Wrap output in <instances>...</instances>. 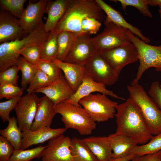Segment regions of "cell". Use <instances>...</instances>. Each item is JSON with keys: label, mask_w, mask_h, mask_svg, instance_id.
I'll list each match as a JSON object with an SVG mask.
<instances>
[{"label": "cell", "mask_w": 161, "mask_h": 161, "mask_svg": "<svg viewBox=\"0 0 161 161\" xmlns=\"http://www.w3.org/2000/svg\"><path fill=\"white\" fill-rule=\"evenodd\" d=\"M96 2L107 15L106 18L117 25L130 31L131 32L142 41L148 44L149 39L142 34L141 30L127 22L120 12L116 10L102 0H95Z\"/></svg>", "instance_id": "ffe728a7"}, {"label": "cell", "mask_w": 161, "mask_h": 161, "mask_svg": "<svg viewBox=\"0 0 161 161\" xmlns=\"http://www.w3.org/2000/svg\"><path fill=\"white\" fill-rule=\"evenodd\" d=\"M136 157V156L134 155L130 154L125 157L117 159L112 160L110 161H129L131 160Z\"/></svg>", "instance_id": "f6af8a7d"}, {"label": "cell", "mask_w": 161, "mask_h": 161, "mask_svg": "<svg viewBox=\"0 0 161 161\" xmlns=\"http://www.w3.org/2000/svg\"><path fill=\"white\" fill-rule=\"evenodd\" d=\"M149 5L152 6H158L161 10V0H147Z\"/></svg>", "instance_id": "ee69618b"}, {"label": "cell", "mask_w": 161, "mask_h": 161, "mask_svg": "<svg viewBox=\"0 0 161 161\" xmlns=\"http://www.w3.org/2000/svg\"><path fill=\"white\" fill-rule=\"evenodd\" d=\"M26 0H0L1 6L16 17L20 18L24 10Z\"/></svg>", "instance_id": "836d02e7"}, {"label": "cell", "mask_w": 161, "mask_h": 161, "mask_svg": "<svg viewBox=\"0 0 161 161\" xmlns=\"http://www.w3.org/2000/svg\"><path fill=\"white\" fill-rule=\"evenodd\" d=\"M15 149L4 137L0 136V161H8Z\"/></svg>", "instance_id": "60d3db41"}, {"label": "cell", "mask_w": 161, "mask_h": 161, "mask_svg": "<svg viewBox=\"0 0 161 161\" xmlns=\"http://www.w3.org/2000/svg\"><path fill=\"white\" fill-rule=\"evenodd\" d=\"M70 149L73 161H98L82 139L71 138Z\"/></svg>", "instance_id": "484cf974"}, {"label": "cell", "mask_w": 161, "mask_h": 161, "mask_svg": "<svg viewBox=\"0 0 161 161\" xmlns=\"http://www.w3.org/2000/svg\"><path fill=\"white\" fill-rule=\"evenodd\" d=\"M91 118L95 122H102L112 119L116 112V101L110 99L102 93L90 94L79 102Z\"/></svg>", "instance_id": "52a82bcc"}, {"label": "cell", "mask_w": 161, "mask_h": 161, "mask_svg": "<svg viewBox=\"0 0 161 161\" xmlns=\"http://www.w3.org/2000/svg\"><path fill=\"white\" fill-rule=\"evenodd\" d=\"M99 51L90 35H78L73 46L64 62L84 66Z\"/></svg>", "instance_id": "8fae6325"}, {"label": "cell", "mask_w": 161, "mask_h": 161, "mask_svg": "<svg viewBox=\"0 0 161 161\" xmlns=\"http://www.w3.org/2000/svg\"><path fill=\"white\" fill-rule=\"evenodd\" d=\"M16 65L21 72V86L24 90L29 84L38 69L36 65L31 63L22 56H20L18 58Z\"/></svg>", "instance_id": "f546056e"}, {"label": "cell", "mask_w": 161, "mask_h": 161, "mask_svg": "<svg viewBox=\"0 0 161 161\" xmlns=\"http://www.w3.org/2000/svg\"><path fill=\"white\" fill-rule=\"evenodd\" d=\"M24 90L21 87L11 84H0V99H7L20 97Z\"/></svg>", "instance_id": "d590c367"}, {"label": "cell", "mask_w": 161, "mask_h": 161, "mask_svg": "<svg viewBox=\"0 0 161 161\" xmlns=\"http://www.w3.org/2000/svg\"><path fill=\"white\" fill-rule=\"evenodd\" d=\"M32 161V160H31V161Z\"/></svg>", "instance_id": "c3c4849f"}, {"label": "cell", "mask_w": 161, "mask_h": 161, "mask_svg": "<svg viewBox=\"0 0 161 161\" xmlns=\"http://www.w3.org/2000/svg\"><path fill=\"white\" fill-rule=\"evenodd\" d=\"M131 161H161V150L156 153L136 156Z\"/></svg>", "instance_id": "7bdbcfd3"}, {"label": "cell", "mask_w": 161, "mask_h": 161, "mask_svg": "<svg viewBox=\"0 0 161 161\" xmlns=\"http://www.w3.org/2000/svg\"><path fill=\"white\" fill-rule=\"evenodd\" d=\"M98 161H110L112 150L108 136H92L82 139Z\"/></svg>", "instance_id": "44dd1931"}, {"label": "cell", "mask_w": 161, "mask_h": 161, "mask_svg": "<svg viewBox=\"0 0 161 161\" xmlns=\"http://www.w3.org/2000/svg\"><path fill=\"white\" fill-rule=\"evenodd\" d=\"M161 150V133L153 136L148 142L143 145H137L130 152L136 156L152 154Z\"/></svg>", "instance_id": "83f0119b"}, {"label": "cell", "mask_w": 161, "mask_h": 161, "mask_svg": "<svg viewBox=\"0 0 161 161\" xmlns=\"http://www.w3.org/2000/svg\"><path fill=\"white\" fill-rule=\"evenodd\" d=\"M7 12H0V43L14 41L27 33L21 27L19 19Z\"/></svg>", "instance_id": "2e32d148"}, {"label": "cell", "mask_w": 161, "mask_h": 161, "mask_svg": "<svg viewBox=\"0 0 161 161\" xmlns=\"http://www.w3.org/2000/svg\"><path fill=\"white\" fill-rule=\"evenodd\" d=\"M129 97L139 108L153 135L161 133V111L147 94L142 86L138 83L128 85Z\"/></svg>", "instance_id": "277c9868"}, {"label": "cell", "mask_w": 161, "mask_h": 161, "mask_svg": "<svg viewBox=\"0 0 161 161\" xmlns=\"http://www.w3.org/2000/svg\"><path fill=\"white\" fill-rule=\"evenodd\" d=\"M71 140L69 137L62 134L49 140L42 153V161H73Z\"/></svg>", "instance_id": "4fadbf2b"}, {"label": "cell", "mask_w": 161, "mask_h": 161, "mask_svg": "<svg viewBox=\"0 0 161 161\" xmlns=\"http://www.w3.org/2000/svg\"><path fill=\"white\" fill-rule=\"evenodd\" d=\"M53 103L45 95L39 98L37 109L30 130L50 127L56 114Z\"/></svg>", "instance_id": "d6986e66"}, {"label": "cell", "mask_w": 161, "mask_h": 161, "mask_svg": "<svg viewBox=\"0 0 161 161\" xmlns=\"http://www.w3.org/2000/svg\"><path fill=\"white\" fill-rule=\"evenodd\" d=\"M111 1L120 2L122 9L124 11H126L127 6H132L136 8L144 16L151 18L153 17V15L149 9L147 0H117Z\"/></svg>", "instance_id": "d6a6232c"}, {"label": "cell", "mask_w": 161, "mask_h": 161, "mask_svg": "<svg viewBox=\"0 0 161 161\" xmlns=\"http://www.w3.org/2000/svg\"><path fill=\"white\" fill-rule=\"evenodd\" d=\"M101 25V22L95 18L87 17L82 21L81 29L83 33L90 35L96 34Z\"/></svg>", "instance_id": "f35d334b"}, {"label": "cell", "mask_w": 161, "mask_h": 161, "mask_svg": "<svg viewBox=\"0 0 161 161\" xmlns=\"http://www.w3.org/2000/svg\"><path fill=\"white\" fill-rule=\"evenodd\" d=\"M48 0H41L35 3L30 1L19 19L20 26L27 33L35 30L42 21V19Z\"/></svg>", "instance_id": "9a60e30c"}, {"label": "cell", "mask_w": 161, "mask_h": 161, "mask_svg": "<svg viewBox=\"0 0 161 161\" xmlns=\"http://www.w3.org/2000/svg\"><path fill=\"white\" fill-rule=\"evenodd\" d=\"M20 70L17 65L13 66L0 72V84H11L17 86Z\"/></svg>", "instance_id": "8d00e7d4"}, {"label": "cell", "mask_w": 161, "mask_h": 161, "mask_svg": "<svg viewBox=\"0 0 161 161\" xmlns=\"http://www.w3.org/2000/svg\"><path fill=\"white\" fill-rule=\"evenodd\" d=\"M56 114H60L65 128L77 131L81 135H89L96 127L95 122L91 118L81 106H78L64 102L55 106Z\"/></svg>", "instance_id": "5b68a950"}, {"label": "cell", "mask_w": 161, "mask_h": 161, "mask_svg": "<svg viewBox=\"0 0 161 161\" xmlns=\"http://www.w3.org/2000/svg\"><path fill=\"white\" fill-rule=\"evenodd\" d=\"M127 34L131 41L136 47L139 55L140 64L136 75L131 83L134 85L139 83L143 75L149 68L153 67L156 71L161 72V45H150L129 30Z\"/></svg>", "instance_id": "8992f818"}, {"label": "cell", "mask_w": 161, "mask_h": 161, "mask_svg": "<svg viewBox=\"0 0 161 161\" xmlns=\"http://www.w3.org/2000/svg\"><path fill=\"white\" fill-rule=\"evenodd\" d=\"M85 73L95 81L110 86L118 80L119 75L100 52L92 57L84 65Z\"/></svg>", "instance_id": "9c48e42d"}, {"label": "cell", "mask_w": 161, "mask_h": 161, "mask_svg": "<svg viewBox=\"0 0 161 161\" xmlns=\"http://www.w3.org/2000/svg\"><path fill=\"white\" fill-rule=\"evenodd\" d=\"M42 45L30 46L22 51L20 55L28 62L36 65L40 60Z\"/></svg>", "instance_id": "74e56055"}, {"label": "cell", "mask_w": 161, "mask_h": 161, "mask_svg": "<svg viewBox=\"0 0 161 161\" xmlns=\"http://www.w3.org/2000/svg\"><path fill=\"white\" fill-rule=\"evenodd\" d=\"M116 108L115 133L127 137L137 144L148 143L153 136L134 101L129 97L124 102L118 104Z\"/></svg>", "instance_id": "6da1fadb"}, {"label": "cell", "mask_w": 161, "mask_h": 161, "mask_svg": "<svg viewBox=\"0 0 161 161\" xmlns=\"http://www.w3.org/2000/svg\"><path fill=\"white\" fill-rule=\"evenodd\" d=\"M160 84L158 81L153 82L150 86L148 95L161 111V88Z\"/></svg>", "instance_id": "b9f144b4"}, {"label": "cell", "mask_w": 161, "mask_h": 161, "mask_svg": "<svg viewBox=\"0 0 161 161\" xmlns=\"http://www.w3.org/2000/svg\"><path fill=\"white\" fill-rule=\"evenodd\" d=\"M159 12L160 19L161 24V10L160 9H159Z\"/></svg>", "instance_id": "bcb514c9"}, {"label": "cell", "mask_w": 161, "mask_h": 161, "mask_svg": "<svg viewBox=\"0 0 161 161\" xmlns=\"http://www.w3.org/2000/svg\"><path fill=\"white\" fill-rule=\"evenodd\" d=\"M70 0H48L45 9L48 14L44 28L48 32L53 31L65 14Z\"/></svg>", "instance_id": "603a6c76"}, {"label": "cell", "mask_w": 161, "mask_h": 161, "mask_svg": "<svg viewBox=\"0 0 161 161\" xmlns=\"http://www.w3.org/2000/svg\"><path fill=\"white\" fill-rule=\"evenodd\" d=\"M57 34L53 31L50 32L49 38L42 45L40 60L53 62L56 59L58 49Z\"/></svg>", "instance_id": "f1b7e54d"}, {"label": "cell", "mask_w": 161, "mask_h": 161, "mask_svg": "<svg viewBox=\"0 0 161 161\" xmlns=\"http://www.w3.org/2000/svg\"><path fill=\"white\" fill-rule=\"evenodd\" d=\"M53 62L63 71L65 79L75 92L82 83L85 74L84 66L66 62L56 59Z\"/></svg>", "instance_id": "7402d4cb"}, {"label": "cell", "mask_w": 161, "mask_h": 161, "mask_svg": "<svg viewBox=\"0 0 161 161\" xmlns=\"http://www.w3.org/2000/svg\"><path fill=\"white\" fill-rule=\"evenodd\" d=\"M20 97L11 99L5 101L0 102V116L3 122H8L10 118V113L13 109H15Z\"/></svg>", "instance_id": "ab89813d"}, {"label": "cell", "mask_w": 161, "mask_h": 161, "mask_svg": "<svg viewBox=\"0 0 161 161\" xmlns=\"http://www.w3.org/2000/svg\"><path fill=\"white\" fill-rule=\"evenodd\" d=\"M38 69L48 75L54 82L61 75V70L53 62L40 60L36 65Z\"/></svg>", "instance_id": "e575fe53"}, {"label": "cell", "mask_w": 161, "mask_h": 161, "mask_svg": "<svg viewBox=\"0 0 161 161\" xmlns=\"http://www.w3.org/2000/svg\"><path fill=\"white\" fill-rule=\"evenodd\" d=\"M112 150V160L123 158L130 154L131 150L137 144L125 136L115 133L108 136Z\"/></svg>", "instance_id": "cb8c5ba5"}, {"label": "cell", "mask_w": 161, "mask_h": 161, "mask_svg": "<svg viewBox=\"0 0 161 161\" xmlns=\"http://www.w3.org/2000/svg\"><path fill=\"white\" fill-rule=\"evenodd\" d=\"M103 12L95 0H70L65 14L53 31L58 34L69 31L78 35H82L84 34L81 29L83 20L91 17L101 22L105 17Z\"/></svg>", "instance_id": "7a4b0ae2"}, {"label": "cell", "mask_w": 161, "mask_h": 161, "mask_svg": "<svg viewBox=\"0 0 161 161\" xmlns=\"http://www.w3.org/2000/svg\"><path fill=\"white\" fill-rule=\"evenodd\" d=\"M66 130L65 128L52 129L50 127H44L35 131L24 130L22 132L21 149H25L34 145L49 141L63 134Z\"/></svg>", "instance_id": "e0dca14e"}, {"label": "cell", "mask_w": 161, "mask_h": 161, "mask_svg": "<svg viewBox=\"0 0 161 161\" xmlns=\"http://www.w3.org/2000/svg\"><path fill=\"white\" fill-rule=\"evenodd\" d=\"M47 146L40 145L27 150L15 149L8 161H30L34 158L41 157L42 151Z\"/></svg>", "instance_id": "4dcf8cb0"}, {"label": "cell", "mask_w": 161, "mask_h": 161, "mask_svg": "<svg viewBox=\"0 0 161 161\" xmlns=\"http://www.w3.org/2000/svg\"><path fill=\"white\" fill-rule=\"evenodd\" d=\"M35 93L21 97L14 109L18 126L22 131L30 129L35 118L39 99Z\"/></svg>", "instance_id": "7c38bea8"}, {"label": "cell", "mask_w": 161, "mask_h": 161, "mask_svg": "<svg viewBox=\"0 0 161 161\" xmlns=\"http://www.w3.org/2000/svg\"><path fill=\"white\" fill-rule=\"evenodd\" d=\"M34 92L44 94L55 106L68 99L75 93L62 74L57 80Z\"/></svg>", "instance_id": "ac0fdd59"}, {"label": "cell", "mask_w": 161, "mask_h": 161, "mask_svg": "<svg viewBox=\"0 0 161 161\" xmlns=\"http://www.w3.org/2000/svg\"><path fill=\"white\" fill-rule=\"evenodd\" d=\"M99 52L119 75L125 66L139 60L137 50L131 42Z\"/></svg>", "instance_id": "30bf717a"}, {"label": "cell", "mask_w": 161, "mask_h": 161, "mask_svg": "<svg viewBox=\"0 0 161 161\" xmlns=\"http://www.w3.org/2000/svg\"><path fill=\"white\" fill-rule=\"evenodd\" d=\"M103 32L92 38L94 44L99 52L108 50L131 42L128 30L109 21L106 17Z\"/></svg>", "instance_id": "ba28073f"}, {"label": "cell", "mask_w": 161, "mask_h": 161, "mask_svg": "<svg viewBox=\"0 0 161 161\" xmlns=\"http://www.w3.org/2000/svg\"><path fill=\"white\" fill-rule=\"evenodd\" d=\"M43 21L33 31L21 39L6 42L0 44V72L16 65L20 54L33 45H41L49 37L50 32L44 28Z\"/></svg>", "instance_id": "3957f363"}, {"label": "cell", "mask_w": 161, "mask_h": 161, "mask_svg": "<svg viewBox=\"0 0 161 161\" xmlns=\"http://www.w3.org/2000/svg\"><path fill=\"white\" fill-rule=\"evenodd\" d=\"M8 122L7 127L0 130V134L11 144L15 149H21L22 133L18 126L17 118L12 117Z\"/></svg>", "instance_id": "d4e9b609"}, {"label": "cell", "mask_w": 161, "mask_h": 161, "mask_svg": "<svg viewBox=\"0 0 161 161\" xmlns=\"http://www.w3.org/2000/svg\"><path fill=\"white\" fill-rule=\"evenodd\" d=\"M160 87H161V83L160 84Z\"/></svg>", "instance_id": "7dc6e473"}, {"label": "cell", "mask_w": 161, "mask_h": 161, "mask_svg": "<svg viewBox=\"0 0 161 161\" xmlns=\"http://www.w3.org/2000/svg\"><path fill=\"white\" fill-rule=\"evenodd\" d=\"M106 86L103 84L95 81L85 73L82 82L78 89L69 98L64 102L80 106L79 104L80 100L95 92H99L118 99L126 100L124 98L117 95L113 91L107 89Z\"/></svg>", "instance_id": "5bb4252c"}, {"label": "cell", "mask_w": 161, "mask_h": 161, "mask_svg": "<svg viewBox=\"0 0 161 161\" xmlns=\"http://www.w3.org/2000/svg\"><path fill=\"white\" fill-rule=\"evenodd\" d=\"M54 81L46 74L38 69L32 79L27 89L28 94H31L38 89L47 86Z\"/></svg>", "instance_id": "1f68e13d"}, {"label": "cell", "mask_w": 161, "mask_h": 161, "mask_svg": "<svg viewBox=\"0 0 161 161\" xmlns=\"http://www.w3.org/2000/svg\"><path fill=\"white\" fill-rule=\"evenodd\" d=\"M78 35L69 31H63L57 34L58 52L56 59L64 61L72 49Z\"/></svg>", "instance_id": "4316f807"}]
</instances>
